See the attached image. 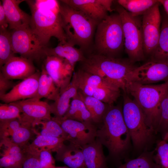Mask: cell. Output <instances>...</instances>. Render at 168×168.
Returning <instances> with one entry per match:
<instances>
[{"instance_id": "9", "label": "cell", "mask_w": 168, "mask_h": 168, "mask_svg": "<svg viewBox=\"0 0 168 168\" xmlns=\"http://www.w3.org/2000/svg\"><path fill=\"white\" fill-rule=\"evenodd\" d=\"M12 50L14 54L29 59L39 61L45 56L44 47L33 32L30 25L13 30L11 32Z\"/></svg>"}, {"instance_id": "23", "label": "cell", "mask_w": 168, "mask_h": 168, "mask_svg": "<svg viewBox=\"0 0 168 168\" xmlns=\"http://www.w3.org/2000/svg\"><path fill=\"white\" fill-rule=\"evenodd\" d=\"M44 53L46 56H53L65 59L73 65L84 61L86 58L82 50L78 49L67 41L59 42L55 48L45 47Z\"/></svg>"}, {"instance_id": "32", "label": "cell", "mask_w": 168, "mask_h": 168, "mask_svg": "<svg viewBox=\"0 0 168 168\" xmlns=\"http://www.w3.org/2000/svg\"><path fill=\"white\" fill-rule=\"evenodd\" d=\"M120 90L118 86L110 83L96 88L93 96L106 104L113 105L120 96Z\"/></svg>"}, {"instance_id": "14", "label": "cell", "mask_w": 168, "mask_h": 168, "mask_svg": "<svg viewBox=\"0 0 168 168\" xmlns=\"http://www.w3.org/2000/svg\"><path fill=\"white\" fill-rule=\"evenodd\" d=\"M12 103L20 108V119L31 126L35 122L51 119L50 105L40 99L33 98Z\"/></svg>"}, {"instance_id": "2", "label": "cell", "mask_w": 168, "mask_h": 168, "mask_svg": "<svg viewBox=\"0 0 168 168\" xmlns=\"http://www.w3.org/2000/svg\"><path fill=\"white\" fill-rule=\"evenodd\" d=\"M31 15L30 27L42 44L47 47L52 37L67 41L60 12V3L55 0H25Z\"/></svg>"}, {"instance_id": "26", "label": "cell", "mask_w": 168, "mask_h": 168, "mask_svg": "<svg viewBox=\"0 0 168 168\" xmlns=\"http://www.w3.org/2000/svg\"><path fill=\"white\" fill-rule=\"evenodd\" d=\"M151 61L168 64V16L163 17L157 45L150 56Z\"/></svg>"}, {"instance_id": "27", "label": "cell", "mask_w": 168, "mask_h": 168, "mask_svg": "<svg viewBox=\"0 0 168 168\" xmlns=\"http://www.w3.org/2000/svg\"><path fill=\"white\" fill-rule=\"evenodd\" d=\"M35 134L62 138L68 140V135L59 124L51 118L49 120L37 121L32 125Z\"/></svg>"}, {"instance_id": "21", "label": "cell", "mask_w": 168, "mask_h": 168, "mask_svg": "<svg viewBox=\"0 0 168 168\" xmlns=\"http://www.w3.org/2000/svg\"><path fill=\"white\" fill-rule=\"evenodd\" d=\"M103 146L96 138L93 142L81 147L86 168H108Z\"/></svg>"}, {"instance_id": "7", "label": "cell", "mask_w": 168, "mask_h": 168, "mask_svg": "<svg viewBox=\"0 0 168 168\" xmlns=\"http://www.w3.org/2000/svg\"><path fill=\"white\" fill-rule=\"evenodd\" d=\"M122 112L135 148L142 150L152 141L155 132L147 125L141 108L136 101L124 92Z\"/></svg>"}, {"instance_id": "3", "label": "cell", "mask_w": 168, "mask_h": 168, "mask_svg": "<svg viewBox=\"0 0 168 168\" xmlns=\"http://www.w3.org/2000/svg\"><path fill=\"white\" fill-rule=\"evenodd\" d=\"M82 62V69L96 74L125 91V78L136 66L129 59L92 54Z\"/></svg>"}, {"instance_id": "29", "label": "cell", "mask_w": 168, "mask_h": 168, "mask_svg": "<svg viewBox=\"0 0 168 168\" xmlns=\"http://www.w3.org/2000/svg\"><path fill=\"white\" fill-rule=\"evenodd\" d=\"M78 95L84 102L90 112L92 122L97 126L102 121L103 118L109 105L92 96H86L79 90Z\"/></svg>"}, {"instance_id": "40", "label": "cell", "mask_w": 168, "mask_h": 168, "mask_svg": "<svg viewBox=\"0 0 168 168\" xmlns=\"http://www.w3.org/2000/svg\"><path fill=\"white\" fill-rule=\"evenodd\" d=\"M51 152L43 150L38 153L40 168H54L55 160Z\"/></svg>"}, {"instance_id": "46", "label": "cell", "mask_w": 168, "mask_h": 168, "mask_svg": "<svg viewBox=\"0 0 168 168\" xmlns=\"http://www.w3.org/2000/svg\"><path fill=\"white\" fill-rule=\"evenodd\" d=\"M54 168H70L67 166H61V167H56L55 166Z\"/></svg>"}, {"instance_id": "16", "label": "cell", "mask_w": 168, "mask_h": 168, "mask_svg": "<svg viewBox=\"0 0 168 168\" xmlns=\"http://www.w3.org/2000/svg\"><path fill=\"white\" fill-rule=\"evenodd\" d=\"M26 146L20 147L8 138L0 139V168H21Z\"/></svg>"}, {"instance_id": "35", "label": "cell", "mask_w": 168, "mask_h": 168, "mask_svg": "<svg viewBox=\"0 0 168 168\" xmlns=\"http://www.w3.org/2000/svg\"><path fill=\"white\" fill-rule=\"evenodd\" d=\"M35 134L32 127L23 123L13 133L9 138L12 142L22 147L27 145L29 141Z\"/></svg>"}, {"instance_id": "34", "label": "cell", "mask_w": 168, "mask_h": 168, "mask_svg": "<svg viewBox=\"0 0 168 168\" xmlns=\"http://www.w3.org/2000/svg\"><path fill=\"white\" fill-rule=\"evenodd\" d=\"M11 39V32L0 30V66L1 68L14 56Z\"/></svg>"}, {"instance_id": "42", "label": "cell", "mask_w": 168, "mask_h": 168, "mask_svg": "<svg viewBox=\"0 0 168 168\" xmlns=\"http://www.w3.org/2000/svg\"><path fill=\"white\" fill-rule=\"evenodd\" d=\"M16 85L12 80L7 78L0 72V95L8 92Z\"/></svg>"}, {"instance_id": "22", "label": "cell", "mask_w": 168, "mask_h": 168, "mask_svg": "<svg viewBox=\"0 0 168 168\" xmlns=\"http://www.w3.org/2000/svg\"><path fill=\"white\" fill-rule=\"evenodd\" d=\"M55 158L70 168L85 166L81 147L70 143L68 145L64 143L56 152Z\"/></svg>"}, {"instance_id": "44", "label": "cell", "mask_w": 168, "mask_h": 168, "mask_svg": "<svg viewBox=\"0 0 168 168\" xmlns=\"http://www.w3.org/2000/svg\"><path fill=\"white\" fill-rule=\"evenodd\" d=\"M158 1L160 4L163 6L166 15L168 16V0H158Z\"/></svg>"}, {"instance_id": "6", "label": "cell", "mask_w": 168, "mask_h": 168, "mask_svg": "<svg viewBox=\"0 0 168 168\" xmlns=\"http://www.w3.org/2000/svg\"><path fill=\"white\" fill-rule=\"evenodd\" d=\"M97 54L117 57L124 48L121 20L118 13L108 15L98 24L95 37Z\"/></svg>"}, {"instance_id": "45", "label": "cell", "mask_w": 168, "mask_h": 168, "mask_svg": "<svg viewBox=\"0 0 168 168\" xmlns=\"http://www.w3.org/2000/svg\"><path fill=\"white\" fill-rule=\"evenodd\" d=\"M163 139L166 141H168V131L163 137Z\"/></svg>"}, {"instance_id": "19", "label": "cell", "mask_w": 168, "mask_h": 168, "mask_svg": "<svg viewBox=\"0 0 168 168\" xmlns=\"http://www.w3.org/2000/svg\"><path fill=\"white\" fill-rule=\"evenodd\" d=\"M82 12L98 23L108 15L102 5L101 0H63L60 1Z\"/></svg>"}, {"instance_id": "20", "label": "cell", "mask_w": 168, "mask_h": 168, "mask_svg": "<svg viewBox=\"0 0 168 168\" xmlns=\"http://www.w3.org/2000/svg\"><path fill=\"white\" fill-rule=\"evenodd\" d=\"M79 90L78 82L75 72L68 86L60 95L58 100L50 105L51 114L54 117H63L68 110L72 99L77 96Z\"/></svg>"}, {"instance_id": "18", "label": "cell", "mask_w": 168, "mask_h": 168, "mask_svg": "<svg viewBox=\"0 0 168 168\" xmlns=\"http://www.w3.org/2000/svg\"><path fill=\"white\" fill-rule=\"evenodd\" d=\"M24 0H2L1 2L8 21L9 28L12 30L30 25L31 16L22 10L20 4Z\"/></svg>"}, {"instance_id": "17", "label": "cell", "mask_w": 168, "mask_h": 168, "mask_svg": "<svg viewBox=\"0 0 168 168\" xmlns=\"http://www.w3.org/2000/svg\"><path fill=\"white\" fill-rule=\"evenodd\" d=\"M0 68L2 74L11 80H23L36 72L32 61L21 56H13Z\"/></svg>"}, {"instance_id": "33", "label": "cell", "mask_w": 168, "mask_h": 168, "mask_svg": "<svg viewBox=\"0 0 168 168\" xmlns=\"http://www.w3.org/2000/svg\"><path fill=\"white\" fill-rule=\"evenodd\" d=\"M154 152H144L137 158L128 160L116 168H160L154 159Z\"/></svg>"}, {"instance_id": "24", "label": "cell", "mask_w": 168, "mask_h": 168, "mask_svg": "<svg viewBox=\"0 0 168 168\" xmlns=\"http://www.w3.org/2000/svg\"><path fill=\"white\" fill-rule=\"evenodd\" d=\"M75 73L78 82L79 90L86 96H93L96 88L111 83L98 75L82 69L79 70Z\"/></svg>"}, {"instance_id": "11", "label": "cell", "mask_w": 168, "mask_h": 168, "mask_svg": "<svg viewBox=\"0 0 168 168\" xmlns=\"http://www.w3.org/2000/svg\"><path fill=\"white\" fill-rule=\"evenodd\" d=\"M160 4L158 2L142 15V29L145 56H150L156 48L159 39L161 20Z\"/></svg>"}, {"instance_id": "25", "label": "cell", "mask_w": 168, "mask_h": 168, "mask_svg": "<svg viewBox=\"0 0 168 168\" xmlns=\"http://www.w3.org/2000/svg\"><path fill=\"white\" fill-rule=\"evenodd\" d=\"M60 95L59 89L43 66L39 80L37 94L35 98L39 99L45 98L55 101L58 100Z\"/></svg>"}, {"instance_id": "1", "label": "cell", "mask_w": 168, "mask_h": 168, "mask_svg": "<svg viewBox=\"0 0 168 168\" xmlns=\"http://www.w3.org/2000/svg\"><path fill=\"white\" fill-rule=\"evenodd\" d=\"M96 138L108 149L109 161L119 163L130 145L131 138L122 109L109 105L101 123L97 125Z\"/></svg>"}, {"instance_id": "38", "label": "cell", "mask_w": 168, "mask_h": 168, "mask_svg": "<svg viewBox=\"0 0 168 168\" xmlns=\"http://www.w3.org/2000/svg\"><path fill=\"white\" fill-rule=\"evenodd\" d=\"M154 159L160 168H168V142L163 139L157 143Z\"/></svg>"}, {"instance_id": "5", "label": "cell", "mask_w": 168, "mask_h": 168, "mask_svg": "<svg viewBox=\"0 0 168 168\" xmlns=\"http://www.w3.org/2000/svg\"><path fill=\"white\" fill-rule=\"evenodd\" d=\"M168 92V81L157 85L127 82L124 92L133 97L142 111L147 125L155 132L158 122L160 105Z\"/></svg>"}, {"instance_id": "30", "label": "cell", "mask_w": 168, "mask_h": 168, "mask_svg": "<svg viewBox=\"0 0 168 168\" xmlns=\"http://www.w3.org/2000/svg\"><path fill=\"white\" fill-rule=\"evenodd\" d=\"M62 118L81 122H93L90 112L78 94L71 100L68 110Z\"/></svg>"}, {"instance_id": "10", "label": "cell", "mask_w": 168, "mask_h": 168, "mask_svg": "<svg viewBox=\"0 0 168 168\" xmlns=\"http://www.w3.org/2000/svg\"><path fill=\"white\" fill-rule=\"evenodd\" d=\"M68 135L70 143L81 147L94 141L96 138L97 126L91 121L81 122L62 117H52Z\"/></svg>"}, {"instance_id": "13", "label": "cell", "mask_w": 168, "mask_h": 168, "mask_svg": "<svg viewBox=\"0 0 168 168\" xmlns=\"http://www.w3.org/2000/svg\"><path fill=\"white\" fill-rule=\"evenodd\" d=\"M43 66L59 89L60 94L71 82L75 65L65 59L55 56H47Z\"/></svg>"}, {"instance_id": "47", "label": "cell", "mask_w": 168, "mask_h": 168, "mask_svg": "<svg viewBox=\"0 0 168 168\" xmlns=\"http://www.w3.org/2000/svg\"><path fill=\"white\" fill-rule=\"evenodd\" d=\"M81 168H86V167L85 166H83V167H82Z\"/></svg>"}, {"instance_id": "12", "label": "cell", "mask_w": 168, "mask_h": 168, "mask_svg": "<svg viewBox=\"0 0 168 168\" xmlns=\"http://www.w3.org/2000/svg\"><path fill=\"white\" fill-rule=\"evenodd\" d=\"M126 83L131 82L142 85L168 81V64L150 61L137 67L125 78Z\"/></svg>"}, {"instance_id": "28", "label": "cell", "mask_w": 168, "mask_h": 168, "mask_svg": "<svg viewBox=\"0 0 168 168\" xmlns=\"http://www.w3.org/2000/svg\"><path fill=\"white\" fill-rule=\"evenodd\" d=\"M65 141L62 138L38 135L30 144L27 145L26 149L36 153L43 150L56 152Z\"/></svg>"}, {"instance_id": "41", "label": "cell", "mask_w": 168, "mask_h": 168, "mask_svg": "<svg viewBox=\"0 0 168 168\" xmlns=\"http://www.w3.org/2000/svg\"><path fill=\"white\" fill-rule=\"evenodd\" d=\"M26 151L21 168H40L38 153L28 151L26 149Z\"/></svg>"}, {"instance_id": "43", "label": "cell", "mask_w": 168, "mask_h": 168, "mask_svg": "<svg viewBox=\"0 0 168 168\" xmlns=\"http://www.w3.org/2000/svg\"><path fill=\"white\" fill-rule=\"evenodd\" d=\"M7 19L1 1L0 2V30H7L8 26Z\"/></svg>"}, {"instance_id": "4", "label": "cell", "mask_w": 168, "mask_h": 168, "mask_svg": "<svg viewBox=\"0 0 168 168\" xmlns=\"http://www.w3.org/2000/svg\"><path fill=\"white\" fill-rule=\"evenodd\" d=\"M60 12L67 41L82 50L91 44L98 23L82 12L62 3Z\"/></svg>"}, {"instance_id": "36", "label": "cell", "mask_w": 168, "mask_h": 168, "mask_svg": "<svg viewBox=\"0 0 168 168\" xmlns=\"http://www.w3.org/2000/svg\"><path fill=\"white\" fill-rule=\"evenodd\" d=\"M168 131V92L163 97L160 105L158 125L156 132L161 133L163 138Z\"/></svg>"}, {"instance_id": "39", "label": "cell", "mask_w": 168, "mask_h": 168, "mask_svg": "<svg viewBox=\"0 0 168 168\" xmlns=\"http://www.w3.org/2000/svg\"><path fill=\"white\" fill-rule=\"evenodd\" d=\"M21 114L20 108L12 103L0 104V121L20 119Z\"/></svg>"}, {"instance_id": "15", "label": "cell", "mask_w": 168, "mask_h": 168, "mask_svg": "<svg viewBox=\"0 0 168 168\" xmlns=\"http://www.w3.org/2000/svg\"><path fill=\"white\" fill-rule=\"evenodd\" d=\"M40 72H36L16 85L8 92L0 95V100L5 103L35 98L37 92Z\"/></svg>"}, {"instance_id": "8", "label": "cell", "mask_w": 168, "mask_h": 168, "mask_svg": "<svg viewBox=\"0 0 168 168\" xmlns=\"http://www.w3.org/2000/svg\"><path fill=\"white\" fill-rule=\"evenodd\" d=\"M114 9L121 18L124 38L125 50L133 63L144 59L142 20L131 15L118 3Z\"/></svg>"}, {"instance_id": "37", "label": "cell", "mask_w": 168, "mask_h": 168, "mask_svg": "<svg viewBox=\"0 0 168 168\" xmlns=\"http://www.w3.org/2000/svg\"><path fill=\"white\" fill-rule=\"evenodd\" d=\"M23 123L19 119L0 121V139L9 138Z\"/></svg>"}, {"instance_id": "31", "label": "cell", "mask_w": 168, "mask_h": 168, "mask_svg": "<svg viewBox=\"0 0 168 168\" xmlns=\"http://www.w3.org/2000/svg\"><path fill=\"white\" fill-rule=\"evenodd\" d=\"M117 3L131 15L138 16L158 2L157 0H118Z\"/></svg>"}]
</instances>
